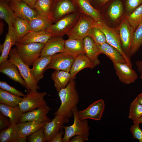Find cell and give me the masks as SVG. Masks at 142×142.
Here are the masks:
<instances>
[{"label": "cell", "instance_id": "e0dca14e", "mask_svg": "<svg viewBox=\"0 0 142 142\" xmlns=\"http://www.w3.org/2000/svg\"><path fill=\"white\" fill-rule=\"evenodd\" d=\"M50 109V107L46 105L23 113L19 122L26 121L46 122L50 121L51 120L47 116Z\"/></svg>", "mask_w": 142, "mask_h": 142}, {"label": "cell", "instance_id": "f35d334b", "mask_svg": "<svg viewBox=\"0 0 142 142\" xmlns=\"http://www.w3.org/2000/svg\"><path fill=\"white\" fill-rule=\"evenodd\" d=\"M88 36L90 37L93 40L97 45L106 43L104 34L97 27L94 26L90 29Z\"/></svg>", "mask_w": 142, "mask_h": 142}, {"label": "cell", "instance_id": "44dd1931", "mask_svg": "<svg viewBox=\"0 0 142 142\" xmlns=\"http://www.w3.org/2000/svg\"><path fill=\"white\" fill-rule=\"evenodd\" d=\"M95 67L84 53L79 55L74 58L70 71L71 76L70 80H74L77 74L83 69L86 68L93 69Z\"/></svg>", "mask_w": 142, "mask_h": 142}, {"label": "cell", "instance_id": "f6af8a7d", "mask_svg": "<svg viewBox=\"0 0 142 142\" xmlns=\"http://www.w3.org/2000/svg\"><path fill=\"white\" fill-rule=\"evenodd\" d=\"M12 124L9 118L0 113V129L2 130L8 127Z\"/></svg>", "mask_w": 142, "mask_h": 142}, {"label": "cell", "instance_id": "b9f144b4", "mask_svg": "<svg viewBox=\"0 0 142 142\" xmlns=\"http://www.w3.org/2000/svg\"><path fill=\"white\" fill-rule=\"evenodd\" d=\"M43 126L28 136V139L29 142H44L46 141L45 137Z\"/></svg>", "mask_w": 142, "mask_h": 142}, {"label": "cell", "instance_id": "f5cc1de1", "mask_svg": "<svg viewBox=\"0 0 142 142\" xmlns=\"http://www.w3.org/2000/svg\"><path fill=\"white\" fill-rule=\"evenodd\" d=\"M3 23L2 22H0V35L3 32Z\"/></svg>", "mask_w": 142, "mask_h": 142}, {"label": "cell", "instance_id": "681fc988", "mask_svg": "<svg viewBox=\"0 0 142 142\" xmlns=\"http://www.w3.org/2000/svg\"><path fill=\"white\" fill-rule=\"evenodd\" d=\"M138 71L140 74V78L142 80V61L138 60L135 63Z\"/></svg>", "mask_w": 142, "mask_h": 142}, {"label": "cell", "instance_id": "8992f818", "mask_svg": "<svg viewBox=\"0 0 142 142\" xmlns=\"http://www.w3.org/2000/svg\"><path fill=\"white\" fill-rule=\"evenodd\" d=\"M94 26L97 27L102 31L105 36L106 43L116 49L123 56L127 64L132 68L130 58L127 56L122 49L118 28L111 27L104 22L96 21Z\"/></svg>", "mask_w": 142, "mask_h": 142}, {"label": "cell", "instance_id": "f546056e", "mask_svg": "<svg viewBox=\"0 0 142 142\" xmlns=\"http://www.w3.org/2000/svg\"><path fill=\"white\" fill-rule=\"evenodd\" d=\"M0 112L8 117L12 124H16L19 122L23 114L19 105L12 106L0 103Z\"/></svg>", "mask_w": 142, "mask_h": 142}, {"label": "cell", "instance_id": "277c9868", "mask_svg": "<svg viewBox=\"0 0 142 142\" xmlns=\"http://www.w3.org/2000/svg\"><path fill=\"white\" fill-rule=\"evenodd\" d=\"M45 44L33 43L21 44L16 42L15 45L21 59L30 67L40 56Z\"/></svg>", "mask_w": 142, "mask_h": 142}, {"label": "cell", "instance_id": "816d5d0a", "mask_svg": "<svg viewBox=\"0 0 142 142\" xmlns=\"http://www.w3.org/2000/svg\"><path fill=\"white\" fill-rule=\"evenodd\" d=\"M135 99L142 105V93L138 95Z\"/></svg>", "mask_w": 142, "mask_h": 142}, {"label": "cell", "instance_id": "836d02e7", "mask_svg": "<svg viewBox=\"0 0 142 142\" xmlns=\"http://www.w3.org/2000/svg\"><path fill=\"white\" fill-rule=\"evenodd\" d=\"M142 45V21L134 30L129 53L130 58L139 50Z\"/></svg>", "mask_w": 142, "mask_h": 142}, {"label": "cell", "instance_id": "d590c367", "mask_svg": "<svg viewBox=\"0 0 142 142\" xmlns=\"http://www.w3.org/2000/svg\"><path fill=\"white\" fill-rule=\"evenodd\" d=\"M23 98L0 89V103L12 106L18 105Z\"/></svg>", "mask_w": 142, "mask_h": 142}, {"label": "cell", "instance_id": "484cf974", "mask_svg": "<svg viewBox=\"0 0 142 142\" xmlns=\"http://www.w3.org/2000/svg\"><path fill=\"white\" fill-rule=\"evenodd\" d=\"M51 56H40L33 63L31 72L34 78L38 84L43 77L44 70L50 60Z\"/></svg>", "mask_w": 142, "mask_h": 142}, {"label": "cell", "instance_id": "db71d44e", "mask_svg": "<svg viewBox=\"0 0 142 142\" xmlns=\"http://www.w3.org/2000/svg\"><path fill=\"white\" fill-rule=\"evenodd\" d=\"M133 123H138L140 124L142 123V116L136 120L134 121Z\"/></svg>", "mask_w": 142, "mask_h": 142}, {"label": "cell", "instance_id": "7bdbcfd3", "mask_svg": "<svg viewBox=\"0 0 142 142\" xmlns=\"http://www.w3.org/2000/svg\"><path fill=\"white\" fill-rule=\"evenodd\" d=\"M0 88L4 90L16 95L25 97L26 95L14 87L9 85L5 82L0 81Z\"/></svg>", "mask_w": 142, "mask_h": 142}, {"label": "cell", "instance_id": "c3c4849f", "mask_svg": "<svg viewBox=\"0 0 142 142\" xmlns=\"http://www.w3.org/2000/svg\"><path fill=\"white\" fill-rule=\"evenodd\" d=\"M26 3L31 8L34 9L35 4L38 0H21Z\"/></svg>", "mask_w": 142, "mask_h": 142}, {"label": "cell", "instance_id": "7402d4cb", "mask_svg": "<svg viewBox=\"0 0 142 142\" xmlns=\"http://www.w3.org/2000/svg\"><path fill=\"white\" fill-rule=\"evenodd\" d=\"M84 54L95 66L100 64L98 56L101 54L97 45L93 40L89 36L84 39Z\"/></svg>", "mask_w": 142, "mask_h": 142}, {"label": "cell", "instance_id": "5b68a950", "mask_svg": "<svg viewBox=\"0 0 142 142\" xmlns=\"http://www.w3.org/2000/svg\"><path fill=\"white\" fill-rule=\"evenodd\" d=\"M77 106L73 109L74 122L71 125L63 127L64 134L63 138V142H69L73 137L78 135L89 134L90 129L87 119L81 120L79 118Z\"/></svg>", "mask_w": 142, "mask_h": 142}, {"label": "cell", "instance_id": "5bb4252c", "mask_svg": "<svg viewBox=\"0 0 142 142\" xmlns=\"http://www.w3.org/2000/svg\"><path fill=\"white\" fill-rule=\"evenodd\" d=\"M113 63L116 74L121 82L129 84L134 83L138 79L137 73L127 63L120 62Z\"/></svg>", "mask_w": 142, "mask_h": 142}, {"label": "cell", "instance_id": "9a60e30c", "mask_svg": "<svg viewBox=\"0 0 142 142\" xmlns=\"http://www.w3.org/2000/svg\"><path fill=\"white\" fill-rule=\"evenodd\" d=\"M8 5L16 16L28 22L38 14L34 9L21 0L10 1Z\"/></svg>", "mask_w": 142, "mask_h": 142}, {"label": "cell", "instance_id": "4fadbf2b", "mask_svg": "<svg viewBox=\"0 0 142 142\" xmlns=\"http://www.w3.org/2000/svg\"><path fill=\"white\" fill-rule=\"evenodd\" d=\"M105 107L104 101L102 99L97 100L86 109L78 111V114L81 120L90 119L95 120H100Z\"/></svg>", "mask_w": 142, "mask_h": 142}, {"label": "cell", "instance_id": "52a82bcc", "mask_svg": "<svg viewBox=\"0 0 142 142\" xmlns=\"http://www.w3.org/2000/svg\"><path fill=\"white\" fill-rule=\"evenodd\" d=\"M80 14L77 12L69 14L52 24L45 31L54 36H62L66 34L74 26Z\"/></svg>", "mask_w": 142, "mask_h": 142}, {"label": "cell", "instance_id": "4316f807", "mask_svg": "<svg viewBox=\"0 0 142 142\" xmlns=\"http://www.w3.org/2000/svg\"><path fill=\"white\" fill-rule=\"evenodd\" d=\"M84 39H68L65 40L63 52L75 58L84 53Z\"/></svg>", "mask_w": 142, "mask_h": 142}, {"label": "cell", "instance_id": "603a6c76", "mask_svg": "<svg viewBox=\"0 0 142 142\" xmlns=\"http://www.w3.org/2000/svg\"><path fill=\"white\" fill-rule=\"evenodd\" d=\"M54 36L45 31H31L22 38L17 43L21 44L30 43H45Z\"/></svg>", "mask_w": 142, "mask_h": 142}, {"label": "cell", "instance_id": "7c38bea8", "mask_svg": "<svg viewBox=\"0 0 142 142\" xmlns=\"http://www.w3.org/2000/svg\"><path fill=\"white\" fill-rule=\"evenodd\" d=\"M117 28L119 32L122 49L127 56L130 58L129 55L134 29L125 17Z\"/></svg>", "mask_w": 142, "mask_h": 142}, {"label": "cell", "instance_id": "2e32d148", "mask_svg": "<svg viewBox=\"0 0 142 142\" xmlns=\"http://www.w3.org/2000/svg\"><path fill=\"white\" fill-rule=\"evenodd\" d=\"M69 120L61 115H57L51 121L46 122L43 127L46 141L50 142L60 130L63 129L64 124L68 122Z\"/></svg>", "mask_w": 142, "mask_h": 142}, {"label": "cell", "instance_id": "7dc6e473", "mask_svg": "<svg viewBox=\"0 0 142 142\" xmlns=\"http://www.w3.org/2000/svg\"><path fill=\"white\" fill-rule=\"evenodd\" d=\"M62 129L60 130L50 142H63V136L64 134V131Z\"/></svg>", "mask_w": 142, "mask_h": 142}, {"label": "cell", "instance_id": "74e56055", "mask_svg": "<svg viewBox=\"0 0 142 142\" xmlns=\"http://www.w3.org/2000/svg\"><path fill=\"white\" fill-rule=\"evenodd\" d=\"M125 17L134 30L142 21V4Z\"/></svg>", "mask_w": 142, "mask_h": 142}, {"label": "cell", "instance_id": "11a10c76", "mask_svg": "<svg viewBox=\"0 0 142 142\" xmlns=\"http://www.w3.org/2000/svg\"><path fill=\"white\" fill-rule=\"evenodd\" d=\"M8 0V1H13V0Z\"/></svg>", "mask_w": 142, "mask_h": 142}, {"label": "cell", "instance_id": "ba28073f", "mask_svg": "<svg viewBox=\"0 0 142 142\" xmlns=\"http://www.w3.org/2000/svg\"><path fill=\"white\" fill-rule=\"evenodd\" d=\"M95 21L85 14H80L74 26L66 34L68 39H84L88 36L90 29L94 26Z\"/></svg>", "mask_w": 142, "mask_h": 142}, {"label": "cell", "instance_id": "83f0119b", "mask_svg": "<svg viewBox=\"0 0 142 142\" xmlns=\"http://www.w3.org/2000/svg\"><path fill=\"white\" fill-rule=\"evenodd\" d=\"M27 139L19 136L16 124H11L0 133V142H25Z\"/></svg>", "mask_w": 142, "mask_h": 142}, {"label": "cell", "instance_id": "ffe728a7", "mask_svg": "<svg viewBox=\"0 0 142 142\" xmlns=\"http://www.w3.org/2000/svg\"><path fill=\"white\" fill-rule=\"evenodd\" d=\"M17 42L16 32L13 25L8 27V31L3 44L0 45V64L7 60L12 46Z\"/></svg>", "mask_w": 142, "mask_h": 142}, {"label": "cell", "instance_id": "ab89813d", "mask_svg": "<svg viewBox=\"0 0 142 142\" xmlns=\"http://www.w3.org/2000/svg\"><path fill=\"white\" fill-rule=\"evenodd\" d=\"M142 116V105L135 99L130 104L128 118L134 121Z\"/></svg>", "mask_w": 142, "mask_h": 142}, {"label": "cell", "instance_id": "1f68e13d", "mask_svg": "<svg viewBox=\"0 0 142 142\" xmlns=\"http://www.w3.org/2000/svg\"><path fill=\"white\" fill-rule=\"evenodd\" d=\"M52 22L49 17L38 14L28 23L31 31L35 32L45 31L52 24Z\"/></svg>", "mask_w": 142, "mask_h": 142}, {"label": "cell", "instance_id": "30bf717a", "mask_svg": "<svg viewBox=\"0 0 142 142\" xmlns=\"http://www.w3.org/2000/svg\"><path fill=\"white\" fill-rule=\"evenodd\" d=\"M76 11L75 6L71 0H54L49 17L53 22L57 21Z\"/></svg>", "mask_w": 142, "mask_h": 142}, {"label": "cell", "instance_id": "8d00e7d4", "mask_svg": "<svg viewBox=\"0 0 142 142\" xmlns=\"http://www.w3.org/2000/svg\"><path fill=\"white\" fill-rule=\"evenodd\" d=\"M54 0H38L34 9L40 15L49 17Z\"/></svg>", "mask_w": 142, "mask_h": 142}, {"label": "cell", "instance_id": "ee69618b", "mask_svg": "<svg viewBox=\"0 0 142 142\" xmlns=\"http://www.w3.org/2000/svg\"><path fill=\"white\" fill-rule=\"evenodd\" d=\"M134 124L130 128L133 137L139 140V142H142V130L139 127L140 124L138 123Z\"/></svg>", "mask_w": 142, "mask_h": 142}, {"label": "cell", "instance_id": "60d3db41", "mask_svg": "<svg viewBox=\"0 0 142 142\" xmlns=\"http://www.w3.org/2000/svg\"><path fill=\"white\" fill-rule=\"evenodd\" d=\"M142 4V0H124V17L131 13Z\"/></svg>", "mask_w": 142, "mask_h": 142}, {"label": "cell", "instance_id": "d6a6232c", "mask_svg": "<svg viewBox=\"0 0 142 142\" xmlns=\"http://www.w3.org/2000/svg\"><path fill=\"white\" fill-rule=\"evenodd\" d=\"M16 17L9 5L4 0H0V18L5 21L9 27L13 26Z\"/></svg>", "mask_w": 142, "mask_h": 142}, {"label": "cell", "instance_id": "8fae6325", "mask_svg": "<svg viewBox=\"0 0 142 142\" xmlns=\"http://www.w3.org/2000/svg\"><path fill=\"white\" fill-rule=\"evenodd\" d=\"M74 59L73 57L64 52L56 53L51 56L50 62L45 67L44 72L51 69L69 72Z\"/></svg>", "mask_w": 142, "mask_h": 142}, {"label": "cell", "instance_id": "cb8c5ba5", "mask_svg": "<svg viewBox=\"0 0 142 142\" xmlns=\"http://www.w3.org/2000/svg\"><path fill=\"white\" fill-rule=\"evenodd\" d=\"M45 123L35 121L19 122L16 124L18 135L21 138H27L43 127Z\"/></svg>", "mask_w": 142, "mask_h": 142}, {"label": "cell", "instance_id": "bcb514c9", "mask_svg": "<svg viewBox=\"0 0 142 142\" xmlns=\"http://www.w3.org/2000/svg\"><path fill=\"white\" fill-rule=\"evenodd\" d=\"M89 134H82L75 136L70 139L69 142H84L89 140Z\"/></svg>", "mask_w": 142, "mask_h": 142}, {"label": "cell", "instance_id": "e575fe53", "mask_svg": "<svg viewBox=\"0 0 142 142\" xmlns=\"http://www.w3.org/2000/svg\"><path fill=\"white\" fill-rule=\"evenodd\" d=\"M13 25L16 34L17 42L31 31L28 22L16 16Z\"/></svg>", "mask_w": 142, "mask_h": 142}, {"label": "cell", "instance_id": "d4e9b609", "mask_svg": "<svg viewBox=\"0 0 142 142\" xmlns=\"http://www.w3.org/2000/svg\"><path fill=\"white\" fill-rule=\"evenodd\" d=\"M81 11L98 22H104L100 12L94 7L89 0H75Z\"/></svg>", "mask_w": 142, "mask_h": 142}, {"label": "cell", "instance_id": "6da1fadb", "mask_svg": "<svg viewBox=\"0 0 142 142\" xmlns=\"http://www.w3.org/2000/svg\"><path fill=\"white\" fill-rule=\"evenodd\" d=\"M76 85L74 80H70L67 86L58 92L61 104L55 115H59L69 119L73 116V109L77 106L79 100Z\"/></svg>", "mask_w": 142, "mask_h": 142}, {"label": "cell", "instance_id": "7a4b0ae2", "mask_svg": "<svg viewBox=\"0 0 142 142\" xmlns=\"http://www.w3.org/2000/svg\"><path fill=\"white\" fill-rule=\"evenodd\" d=\"M8 60L15 65L18 68L23 78L25 81L26 89L30 91L37 92L39 89L35 80L29 67L21 59L17 52L16 47L12 48L9 53Z\"/></svg>", "mask_w": 142, "mask_h": 142}, {"label": "cell", "instance_id": "3957f363", "mask_svg": "<svg viewBox=\"0 0 142 142\" xmlns=\"http://www.w3.org/2000/svg\"><path fill=\"white\" fill-rule=\"evenodd\" d=\"M101 13L104 23L109 26L117 28L124 17V9L122 2L114 0Z\"/></svg>", "mask_w": 142, "mask_h": 142}, {"label": "cell", "instance_id": "d6986e66", "mask_svg": "<svg viewBox=\"0 0 142 142\" xmlns=\"http://www.w3.org/2000/svg\"><path fill=\"white\" fill-rule=\"evenodd\" d=\"M0 72L14 82L18 83L26 89V83L18 68L8 60L0 64Z\"/></svg>", "mask_w": 142, "mask_h": 142}, {"label": "cell", "instance_id": "f1b7e54d", "mask_svg": "<svg viewBox=\"0 0 142 142\" xmlns=\"http://www.w3.org/2000/svg\"><path fill=\"white\" fill-rule=\"evenodd\" d=\"M101 54L105 55L113 62L126 63L120 53L115 48L107 43L97 45Z\"/></svg>", "mask_w": 142, "mask_h": 142}, {"label": "cell", "instance_id": "4dcf8cb0", "mask_svg": "<svg viewBox=\"0 0 142 142\" xmlns=\"http://www.w3.org/2000/svg\"><path fill=\"white\" fill-rule=\"evenodd\" d=\"M51 78L54 82V85L58 93L65 88L71 80V76L69 72L55 70L52 74Z\"/></svg>", "mask_w": 142, "mask_h": 142}, {"label": "cell", "instance_id": "ac0fdd59", "mask_svg": "<svg viewBox=\"0 0 142 142\" xmlns=\"http://www.w3.org/2000/svg\"><path fill=\"white\" fill-rule=\"evenodd\" d=\"M65 40L62 36H54L45 44L40 56H51L63 52Z\"/></svg>", "mask_w": 142, "mask_h": 142}, {"label": "cell", "instance_id": "f907efd6", "mask_svg": "<svg viewBox=\"0 0 142 142\" xmlns=\"http://www.w3.org/2000/svg\"><path fill=\"white\" fill-rule=\"evenodd\" d=\"M110 0H95L97 4L100 6L101 7L105 5Z\"/></svg>", "mask_w": 142, "mask_h": 142}, {"label": "cell", "instance_id": "9c48e42d", "mask_svg": "<svg viewBox=\"0 0 142 142\" xmlns=\"http://www.w3.org/2000/svg\"><path fill=\"white\" fill-rule=\"evenodd\" d=\"M47 95V93L45 92H28L19 104L21 110L23 113L47 105L44 99V97Z\"/></svg>", "mask_w": 142, "mask_h": 142}]
</instances>
